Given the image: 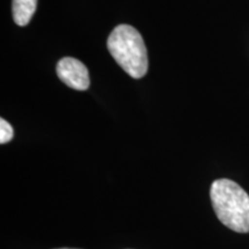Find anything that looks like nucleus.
Masks as SVG:
<instances>
[{
  "instance_id": "20e7f679",
  "label": "nucleus",
  "mask_w": 249,
  "mask_h": 249,
  "mask_svg": "<svg viewBox=\"0 0 249 249\" xmlns=\"http://www.w3.org/2000/svg\"><path fill=\"white\" fill-rule=\"evenodd\" d=\"M37 0H13V18L15 23L20 27L27 26L31 18L35 14Z\"/></svg>"
},
{
  "instance_id": "7ed1b4c3",
  "label": "nucleus",
  "mask_w": 249,
  "mask_h": 249,
  "mask_svg": "<svg viewBox=\"0 0 249 249\" xmlns=\"http://www.w3.org/2000/svg\"><path fill=\"white\" fill-rule=\"evenodd\" d=\"M57 75L71 89L85 91L90 86L88 68L75 58H62L57 65Z\"/></svg>"
},
{
  "instance_id": "f257e3e1",
  "label": "nucleus",
  "mask_w": 249,
  "mask_h": 249,
  "mask_svg": "<svg viewBox=\"0 0 249 249\" xmlns=\"http://www.w3.org/2000/svg\"><path fill=\"white\" fill-rule=\"evenodd\" d=\"M210 198L214 213L226 227L238 233H249V195L230 179L213 182Z\"/></svg>"
},
{
  "instance_id": "423d86ee",
  "label": "nucleus",
  "mask_w": 249,
  "mask_h": 249,
  "mask_svg": "<svg viewBox=\"0 0 249 249\" xmlns=\"http://www.w3.org/2000/svg\"><path fill=\"white\" fill-rule=\"evenodd\" d=\"M59 249H75V248H59Z\"/></svg>"
},
{
  "instance_id": "f03ea898",
  "label": "nucleus",
  "mask_w": 249,
  "mask_h": 249,
  "mask_svg": "<svg viewBox=\"0 0 249 249\" xmlns=\"http://www.w3.org/2000/svg\"><path fill=\"white\" fill-rule=\"evenodd\" d=\"M107 49L119 66L134 79L148 71V53L141 34L128 24H119L110 34Z\"/></svg>"
},
{
  "instance_id": "39448f33",
  "label": "nucleus",
  "mask_w": 249,
  "mask_h": 249,
  "mask_svg": "<svg viewBox=\"0 0 249 249\" xmlns=\"http://www.w3.org/2000/svg\"><path fill=\"white\" fill-rule=\"evenodd\" d=\"M14 129L5 119H0V143L5 144L13 139Z\"/></svg>"
}]
</instances>
